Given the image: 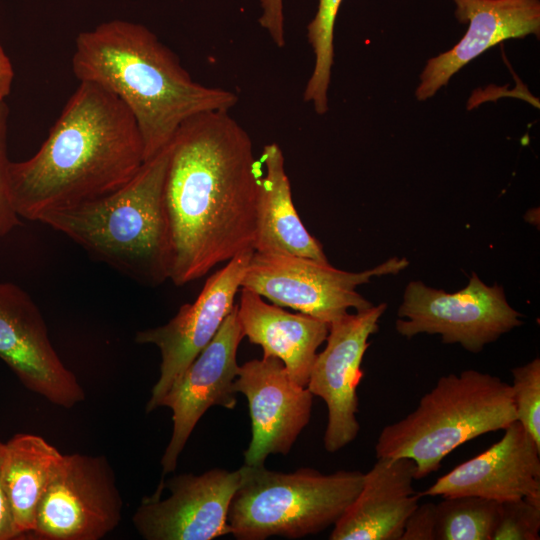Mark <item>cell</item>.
<instances>
[{
	"mask_svg": "<svg viewBox=\"0 0 540 540\" xmlns=\"http://www.w3.org/2000/svg\"><path fill=\"white\" fill-rule=\"evenodd\" d=\"M259 179L251 139L229 111L181 124L169 144L164 181L169 279L176 286L253 250Z\"/></svg>",
	"mask_w": 540,
	"mask_h": 540,
	"instance_id": "6da1fadb",
	"label": "cell"
},
{
	"mask_svg": "<svg viewBox=\"0 0 540 540\" xmlns=\"http://www.w3.org/2000/svg\"><path fill=\"white\" fill-rule=\"evenodd\" d=\"M143 163L142 138L129 110L101 86L79 82L39 150L10 164L15 211L39 221L98 199L124 186Z\"/></svg>",
	"mask_w": 540,
	"mask_h": 540,
	"instance_id": "7a4b0ae2",
	"label": "cell"
},
{
	"mask_svg": "<svg viewBox=\"0 0 540 540\" xmlns=\"http://www.w3.org/2000/svg\"><path fill=\"white\" fill-rule=\"evenodd\" d=\"M72 70L115 95L134 117L144 161L167 147L190 117L229 111L238 102L232 91L194 81L176 54L141 24L111 20L81 32Z\"/></svg>",
	"mask_w": 540,
	"mask_h": 540,
	"instance_id": "3957f363",
	"label": "cell"
},
{
	"mask_svg": "<svg viewBox=\"0 0 540 540\" xmlns=\"http://www.w3.org/2000/svg\"><path fill=\"white\" fill-rule=\"evenodd\" d=\"M169 145L144 161L118 190L48 213L38 222L65 234L92 256L149 285L169 279L171 243L164 203Z\"/></svg>",
	"mask_w": 540,
	"mask_h": 540,
	"instance_id": "277c9868",
	"label": "cell"
},
{
	"mask_svg": "<svg viewBox=\"0 0 540 540\" xmlns=\"http://www.w3.org/2000/svg\"><path fill=\"white\" fill-rule=\"evenodd\" d=\"M515 420L509 383L472 369L448 374L423 395L413 412L382 429L376 457L413 460L420 480L436 472L462 444L504 430Z\"/></svg>",
	"mask_w": 540,
	"mask_h": 540,
	"instance_id": "5b68a950",
	"label": "cell"
},
{
	"mask_svg": "<svg viewBox=\"0 0 540 540\" xmlns=\"http://www.w3.org/2000/svg\"><path fill=\"white\" fill-rule=\"evenodd\" d=\"M240 483L228 510L230 534L238 540L272 536L301 538L334 524L359 494L365 473L312 468L291 473L264 464L240 469Z\"/></svg>",
	"mask_w": 540,
	"mask_h": 540,
	"instance_id": "8992f818",
	"label": "cell"
},
{
	"mask_svg": "<svg viewBox=\"0 0 540 540\" xmlns=\"http://www.w3.org/2000/svg\"><path fill=\"white\" fill-rule=\"evenodd\" d=\"M409 262L393 257L363 272H348L329 262L253 251L241 287L265 297L274 305L331 323L348 313L373 306L356 288L373 276L396 274Z\"/></svg>",
	"mask_w": 540,
	"mask_h": 540,
	"instance_id": "52a82bcc",
	"label": "cell"
},
{
	"mask_svg": "<svg viewBox=\"0 0 540 540\" xmlns=\"http://www.w3.org/2000/svg\"><path fill=\"white\" fill-rule=\"evenodd\" d=\"M398 316L395 327L400 335L439 334L443 343L460 344L472 353L523 323L503 288L486 285L476 273L465 288L454 293L410 282Z\"/></svg>",
	"mask_w": 540,
	"mask_h": 540,
	"instance_id": "ba28073f",
	"label": "cell"
},
{
	"mask_svg": "<svg viewBox=\"0 0 540 540\" xmlns=\"http://www.w3.org/2000/svg\"><path fill=\"white\" fill-rule=\"evenodd\" d=\"M123 501L105 456L63 455L36 510L29 536L38 540H99L122 518Z\"/></svg>",
	"mask_w": 540,
	"mask_h": 540,
	"instance_id": "9c48e42d",
	"label": "cell"
},
{
	"mask_svg": "<svg viewBox=\"0 0 540 540\" xmlns=\"http://www.w3.org/2000/svg\"><path fill=\"white\" fill-rule=\"evenodd\" d=\"M240 470L211 469L202 474L174 476L143 497L132 522L146 540H211L230 534L227 517L239 486Z\"/></svg>",
	"mask_w": 540,
	"mask_h": 540,
	"instance_id": "30bf717a",
	"label": "cell"
},
{
	"mask_svg": "<svg viewBox=\"0 0 540 540\" xmlns=\"http://www.w3.org/2000/svg\"><path fill=\"white\" fill-rule=\"evenodd\" d=\"M385 310L386 304L381 303L331 322L326 347L313 362L306 387L326 403L324 447L328 452L344 448L359 433L356 413L357 387L363 377L361 364L368 339L378 331Z\"/></svg>",
	"mask_w": 540,
	"mask_h": 540,
	"instance_id": "8fae6325",
	"label": "cell"
},
{
	"mask_svg": "<svg viewBox=\"0 0 540 540\" xmlns=\"http://www.w3.org/2000/svg\"><path fill=\"white\" fill-rule=\"evenodd\" d=\"M252 254L249 250L230 259L207 279L196 300L181 306L168 323L136 334L137 343L153 344L161 353L160 376L152 388L147 412L159 408L171 385L209 344L235 306Z\"/></svg>",
	"mask_w": 540,
	"mask_h": 540,
	"instance_id": "7c38bea8",
	"label": "cell"
},
{
	"mask_svg": "<svg viewBox=\"0 0 540 540\" xmlns=\"http://www.w3.org/2000/svg\"><path fill=\"white\" fill-rule=\"evenodd\" d=\"M0 359L26 389L57 406L69 409L85 400L75 374L53 348L38 307L12 283H0Z\"/></svg>",
	"mask_w": 540,
	"mask_h": 540,
	"instance_id": "4fadbf2b",
	"label": "cell"
},
{
	"mask_svg": "<svg viewBox=\"0 0 540 540\" xmlns=\"http://www.w3.org/2000/svg\"><path fill=\"white\" fill-rule=\"evenodd\" d=\"M244 335L237 305L227 315L209 344L174 381L159 407L172 410L173 428L161 459L163 474L175 471L178 458L194 427L213 405H236L237 350Z\"/></svg>",
	"mask_w": 540,
	"mask_h": 540,
	"instance_id": "5bb4252c",
	"label": "cell"
},
{
	"mask_svg": "<svg viewBox=\"0 0 540 540\" xmlns=\"http://www.w3.org/2000/svg\"><path fill=\"white\" fill-rule=\"evenodd\" d=\"M233 387L249 405L252 438L244 452L245 464L263 465L270 454H288L310 421L313 394L272 356L239 366Z\"/></svg>",
	"mask_w": 540,
	"mask_h": 540,
	"instance_id": "9a60e30c",
	"label": "cell"
},
{
	"mask_svg": "<svg viewBox=\"0 0 540 540\" xmlns=\"http://www.w3.org/2000/svg\"><path fill=\"white\" fill-rule=\"evenodd\" d=\"M420 495L540 501V447L515 420L498 442L439 477Z\"/></svg>",
	"mask_w": 540,
	"mask_h": 540,
	"instance_id": "2e32d148",
	"label": "cell"
},
{
	"mask_svg": "<svg viewBox=\"0 0 540 540\" xmlns=\"http://www.w3.org/2000/svg\"><path fill=\"white\" fill-rule=\"evenodd\" d=\"M455 16L467 32L450 50L429 59L415 90L425 101L447 85L468 62L507 39L540 34V0H453Z\"/></svg>",
	"mask_w": 540,
	"mask_h": 540,
	"instance_id": "e0dca14e",
	"label": "cell"
},
{
	"mask_svg": "<svg viewBox=\"0 0 540 540\" xmlns=\"http://www.w3.org/2000/svg\"><path fill=\"white\" fill-rule=\"evenodd\" d=\"M416 464L404 457H379L340 519L330 540H401L405 523L419 504L413 488Z\"/></svg>",
	"mask_w": 540,
	"mask_h": 540,
	"instance_id": "ac0fdd59",
	"label": "cell"
},
{
	"mask_svg": "<svg viewBox=\"0 0 540 540\" xmlns=\"http://www.w3.org/2000/svg\"><path fill=\"white\" fill-rule=\"evenodd\" d=\"M237 314L249 342L261 346L263 356L281 360L289 376L306 386L330 324L303 313L287 312L245 288L241 290Z\"/></svg>",
	"mask_w": 540,
	"mask_h": 540,
	"instance_id": "d6986e66",
	"label": "cell"
},
{
	"mask_svg": "<svg viewBox=\"0 0 540 540\" xmlns=\"http://www.w3.org/2000/svg\"><path fill=\"white\" fill-rule=\"evenodd\" d=\"M261 156L265 174L259 179L253 250L328 262L322 245L307 231L295 209L280 146L265 145Z\"/></svg>",
	"mask_w": 540,
	"mask_h": 540,
	"instance_id": "ffe728a7",
	"label": "cell"
},
{
	"mask_svg": "<svg viewBox=\"0 0 540 540\" xmlns=\"http://www.w3.org/2000/svg\"><path fill=\"white\" fill-rule=\"evenodd\" d=\"M62 457L39 435L17 433L5 442L2 478L19 539L33 531L38 504Z\"/></svg>",
	"mask_w": 540,
	"mask_h": 540,
	"instance_id": "44dd1931",
	"label": "cell"
},
{
	"mask_svg": "<svg viewBox=\"0 0 540 540\" xmlns=\"http://www.w3.org/2000/svg\"><path fill=\"white\" fill-rule=\"evenodd\" d=\"M499 502L478 496L443 498L436 504L435 540H492Z\"/></svg>",
	"mask_w": 540,
	"mask_h": 540,
	"instance_id": "7402d4cb",
	"label": "cell"
},
{
	"mask_svg": "<svg viewBox=\"0 0 540 540\" xmlns=\"http://www.w3.org/2000/svg\"><path fill=\"white\" fill-rule=\"evenodd\" d=\"M342 0H319L318 10L308 25V41L315 55L312 74L303 99L322 115L328 111V89L334 58V25Z\"/></svg>",
	"mask_w": 540,
	"mask_h": 540,
	"instance_id": "603a6c76",
	"label": "cell"
},
{
	"mask_svg": "<svg viewBox=\"0 0 540 540\" xmlns=\"http://www.w3.org/2000/svg\"><path fill=\"white\" fill-rule=\"evenodd\" d=\"M511 373L516 420L540 447V359L515 367Z\"/></svg>",
	"mask_w": 540,
	"mask_h": 540,
	"instance_id": "cb8c5ba5",
	"label": "cell"
},
{
	"mask_svg": "<svg viewBox=\"0 0 540 540\" xmlns=\"http://www.w3.org/2000/svg\"><path fill=\"white\" fill-rule=\"evenodd\" d=\"M540 501L527 498L499 502L492 540H539Z\"/></svg>",
	"mask_w": 540,
	"mask_h": 540,
	"instance_id": "d4e9b609",
	"label": "cell"
},
{
	"mask_svg": "<svg viewBox=\"0 0 540 540\" xmlns=\"http://www.w3.org/2000/svg\"><path fill=\"white\" fill-rule=\"evenodd\" d=\"M9 109L0 101V237L10 233L20 224L15 211L10 190V164L7 155V130Z\"/></svg>",
	"mask_w": 540,
	"mask_h": 540,
	"instance_id": "484cf974",
	"label": "cell"
},
{
	"mask_svg": "<svg viewBox=\"0 0 540 540\" xmlns=\"http://www.w3.org/2000/svg\"><path fill=\"white\" fill-rule=\"evenodd\" d=\"M436 539V504H418L408 517L401 540Z\"/></svg>",
	"mask_w": 540,
	"mask_h": 540,
	"instance_id": "4316f807",
	"label": "cell"
},
{
	"mask_svg": "<svg viewBox=\"0 0 540 540\" xmlns=\"http://www.w3.org/2000/svg\"><path fill=\"white\" fill-rule=\"evenodd\" d=\"M263 13L259 22L278 47L285 44L282 0H260Z\"/></svg>",
	"mask_w": 540,
	"mask_h": 540,
	"instance_id": "83f0119b",
	"label": "cell"
},
{
	"mask_svg": "<svg viewBox=\"0 0 540 540\" xmlns=\"http://www.w3.org/2000/svg\"><path fill=\"white\" fill-rule=\"evenodd\" d=\"M4 454L5 443L0 440V540H14L19 539V536L2 478Z\"/></svg>",
	"mask_w": 540,
	"mask_h": 540,
	"instance_id": "f1b7e54d",
	"label": "cell"
},
{
	"mask_svg": "<svg viewBox=\"0 0 540 540\" xmlns=\"http://www.w3.org/2000/svg\"><path fill=\"white\" fill-rule=\"evenodd\" d=\"M14 68L0 40V101L11 93L14 81Z\"/></svg>",
	"mask_w": 540,
	"mask_h": 540,
	"instance_id": "f546056e",
	"label": "cell"
}]
</instances>
